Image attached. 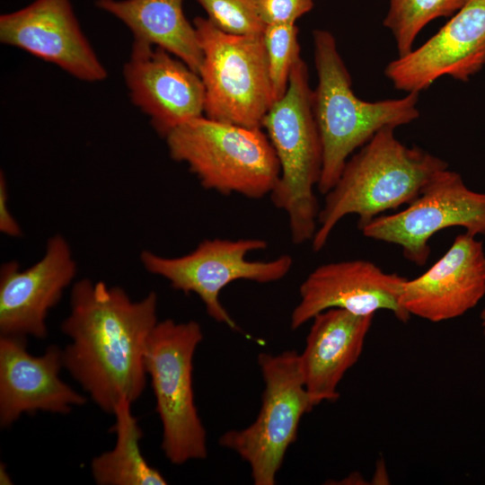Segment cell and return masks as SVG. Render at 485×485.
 Masks as SVG:
<instances>
[{
	"label": "cell",
	"instance_id": "4",
	"mask_svg": "<svg viewBox=\"0 0 485 485\" xmlns=\"http://www.w3.org/2000/svg\"><path fill=\"white\" fill-rule=\"evenodd\" d=\"M261 128L278 160L280 172L269 196L287 215L294 244L312 242L320 207L314 193L322 166V146L313 111V89L302 57L292 68L285 94L273 102Z\"/></svg>",
	"mask_w": 485,
	"mask_h": 485
},
{
	"label": "cell",
	"instance_id": "16",
	"mask_svg": "<svg viewBox=\"0 0 485 485\" xmlns=\"http://www.w3.org/2000/svg\"><path fill=\"white\" fill-rule=\"evenodd\" d=\"M27 339L0 336V426L11 427L24 413L67 414L87 398L59 376L62 349L50 345L40 356L27 349Z\"/></svg>",
	"mask_w": 485,
	"mask_h": 485
},
{
	"label": "cell",
	"instance_id": "26",
	"mask_svg": "<svg viewBox=\"0 0 485 485\" xmlns=\"http://www.w3.org/2000/svg\"><path fill=\"white\" fill-rule=\"evenodd\" d=\"M0 484H13L12 479L6 471V467L4 464L3 465V463L0 465Z\"/></svg>",
	"mask_w": 485,
	"mask_h": 485
},
{
	"label": "cell",
	"instance_id": "13",
	"mask_svg": "<svg viewBox=\"0 0 485 485\" xmlns=\"http://www.w3.org/2000/svg\"><path fill=\"white\" fill-rule=\"evenodd\" d=\"M77 272L69 243L60 234L48 238L40 260L22 269L17 261L0 269V336L43 340L47 317Z\"/></svg>",
	"mask_w": 485,
	"mask_h": 485
},
{
	"label": "cell",
	"instance_id": "15",
	"mask_svg": "<svg viewBox=\"0 0 485 485\" xmlns=\"http://www.w3.org/2000/svg\"><path fill=\"white\" fill-rule=\"evenodd\" d=\"M130 99L163 137L179 125L203 116L200 76L164 48L133 40L123 68Z\"/></svg>",
	"mask_w": 485,
	"mask_h": 485
},
{
	"label": "cell",
	"instance_id": "9",
	"mask_svg": "<svg viewBox=\"0 0 485 485\" xmlns=\"http://www.w3.org/2000/svg\"><path fill=\"white\" fill-rule=\"evenodd\" d=\"M267 247L268 242L259 238L206 239L192 251L179 257L143 251L140 261L147 272L166 279L172 288L197 295L216 322L238 331L237 323L220 302L221 291L236 280L260 284L278 281L293 266V259L287 254L267 261L246 259L250 252Z\"/></svg>",
	"mask_w": 485,
	"mask_h": 485
},
{
	"label": "cell",
	"instance_id": "27",
	"mask_svg": "<svg viewBox=\"0 0 485 485\" xmlns=\"http://www.w3.org/2000/svg\"><path fill=\"white\" fill-rule=\"evenodd\" d=\"M480 319H481V328H482V332H483V335L485 337V307L481 312Z\"/></svg>",
	"mask_w": 485,
	"mask_h": 485
},
{
	"label": "cell",
	"instance_id": "14",
	"mask_svg": "<svg viewBox=\"0 0 485 485\" xmlns=\"http://www.w3.org/2000/svg\"><path fill=\"white\" fill-rule=\"evenodd\" d=\"M0 41L52 63L82 81L108 73L81 30L71 0H34L0 16Z\"/></svg>",
	"mask_w": 485,
	"mask_h": 485
},
{
	"label": "cell",
	"instance_id": "17",
	"mask_svg": "<svg viewBox=\"0 0 485 485\" xmlns=\"http://www.w3.org/2000/svg\"><path fill=\"white\" fill-rule=\"evenodd\" d=\"M484 295L483 242L464 232L422 275L406 279L401 304L410 316L441 322L463 315Z\"/></svg>",
	"mask_w": 485,
	"mask_h": 485
},
{
	"label": "cell",
	"instance_id": "6",
	"mask_svg": "<svg viewBox=\"0 0 485 485\" xmlns=\"http://www.w3.org/2000/svg\"><path fill=\"white\" fill-rule=\"evenodd\" d=\"M203 340L196 321L156 323L146 347L145 368L162 424L161 447L172 464L207 456V431L198 416L192 385L193 357Z\"/></svg>",
	"mask_w": 485,
	"mask_h": 485
},
{
	"label": "cell",
	"instance_id": "21",
	"mask_svg": "<svg viewBox=\"0 0 485 485\" xmlns=\"http://www.w3.org/2000/svg\"><path fill=\"white\" fill-rule=\"evenodd\" d=\"M468 0H389V9L384 25L392 33L398 57L413 49L420 31L440 17H451Z\"/></svg>",
	"mask_w": 485,
	"mask_h": 485
},
{
	"label": "cell",
	"instance_id": "24",
	"mask_svg": "<svg viewBox=\"0 0 485 485\" xmlns=\"http://www.w3.org/2000/svg\"><path fill=\"white\" fill-rule=\"evenodd\" d=\"M260 15L266 25L291 24L313 7V0H257Z\"/></svg>",
	"mask_w": 485,
	"mask_h": 485
},
{
	"label": "cell",
	"instance_id": "8",
	"mask_svg": "<svg viewBox=\"0 0 485 485\" xmlns=\"http://www.w3.org/2000/svg\"><path fill=\"white\" fill-rule=\"evenodd\" d=\"M258 364L265 384L260 412L247 428L225 432L219 445L249 464L255 485H273L302 417L315 405L305 389L295 350L260 353Z\"/></svg>",
	"mask_w": 485,
	"mask_h": 485
},
{
	"label": "cell",
	"instance_id": "7",
	"mask_svg": "<svg viewBox=\"0 0 485 485\" xmlns=\"http://www.w3.org/2000/svg\"><path fill=\"white\" fill-rule=\"evenodd\" d=\"M203 54L198 75L206 117L247 128H261L274 102L262 35H234L207 18L193 20Z\"/></svg>",
	"mask_w": 485,
	"mask_h": 485
},
{
	"label": "cell",
	"instance_id": "22",
	"mask_svg": "<svg viewBox=\"0 0 485 485\" xmlns=\"http://www.w3.org/2000/svg\"><path fill=\"white\" fill-rule=\"evenodd\" d=\"M295 23L266 25L262 34L274 101L287 92L295 64L301 58Z\"/></svg>",
	"mask_w": 485,
	"mask_h": 485
},
{
	"label": "cell",
	"instance_id": "3",
	"mask_svg": "<svg viewBox=\"0 0 485 485\" xmlns=\"http://www.w3.org/2000/svg\"><path fill=\"white\" fill-rule=\"evenodd\" d=\"M318 83L313 90V111L322 146L317 185L325 195L335 185L349 156L380 129L409 124L419 117V94L398 99L363 101L352 89L348 68L331 32L313 31Z\"/></svg>",
	"mask_w": 485,
	"mask_h": 485
},
{
	"label": "cell",
	"instance_id": "2",
	"mask_svg": "<svg viewBox=\"0 0 485 485\" xmlns=\"http://www.w3.org/2000/svg\"><path fill=\"white\" fill-rule=\"evenodd\" d=\"M394 128L380 129L348 158L339 180L325 194L312 240L321 251L337 224L348 215L358 216V229L387 210L409 205L446 162L419 148L403 145Z\"/></svg>",
	"mask_w": 485,
	"mask_h": 485
},
{
	"label": "cell",
	"instance_id": "5",
	"mask_svg": "<svg viewBox=\"0 0 485 485\" xmlns=\"http://www.w3.org/2000/svg\"><path fill=\"white\" fill-rule=\"evenodd\" d=\"M172 159L185 163L204 189L259 199L279 177L275 150L261 128L198 117L164 137Z\"/></svg>",
	"mask_w": 485,
	"mask_h": 485
},
{
	"label": "cell",
	"instance_id": "1",
	"mask_svg": "<svg viewBox=\"0 0 485 485\" xmlns=\"http://www.w3.org/2000/svg\"><path fill=\"white\" fill-rule=\"evenodd\" d=\"M157 306L154 292L134 301L102 281L83 278L73 285L70 312L60 326L70 340L62 349L63 365L102 411L112 414L120 399L133 403L141 397Z\"/></svg>",
	"mask_w": 485,
	"mask_h": 485
},
{
	"label": "cell",
	"instance_id": "11",
	"mask_svg": "<svg viewBox=\"0 0 485 485\" xmlns=\"http://www.w3.org/2000/svg\"><path fill=\"white\" fill-rule=\"evenodd\" d=\"M406 279L396 273L384 272L365 260L322 264L301 284L300 300L292 311L290 327L296 330L331 308L344 309L357 315L386 310L406 323L411 317L401 304Z\"/></svg>",
	"mask_w": 485,
	"mask_h": 485
},
{
	"label": "cell",
	"instance_id": "25",
	"mask_svg": "<svg viewBox=\"0 0 485 485\" xmlns=\"http://www.w3.org/2000/svg\"><path fill=\"white\" fill-rule=\"evenodd\" d=\"M7 184L3 172L0 173V231L2 234L19 237L22 235V229L17 221L11 214L7 204Z\"/></svg>",
	"mask_w": 485,
	"mask_h": 485
},
{
	"label": "cell",
	"instance_id": "10",
	"mask_svg": "<svg viewBox=\"0 0 485 485\" xmlns=\"http://www.w3.org/2000/svg\"><path fill=\"white\" fill-rule=\"evenodd\" d=\"M456 226L485 236V192L472 190L458 172L446 168L436 173L407 207L381 215L359 230L367 238L400 246L408 260L423 266L431 237Z\"/></svg>",
	"mask_w": 485,
	"mask_h": 485
},
{
	"label": "cell",
	"instance_id": "18",
	"mask_svg": "<svg viewBox=\"0 0 485 485\" xmlns=\"http://www.w3.org/2000/svg\"><path fill=\"white\" fill-rule=\"evenodd\" d=\"M374 316L331 308L312 319L299 363L305 389L315 406L340 397L339 384L358 360Z\"/></svg>",
	"mask_w": 485,
	"mask_h": 485
},
{
	"label": "cell",
	"instance_id": "12",
	"mask_svg": "<svg viewBox=\"0 0 485 485\" xmlns=\"http://www.w3.org/2000/svg\"><path fill=\"white\" fill-rule=\"evenodd\" d=\"M485 66V0H468L431 38L390 62L385 76L407 93L442 76L468 82Z\"/></svg>",
	"mask_w": 485,
	"mask_h": 485
},
{
	"label": "cell",
	"instance_id": "23",
	"mask_svg": "<svg viewBox=\"0 0 485 485\" xmlns=\"http://www.w3.org/2000/svg\"><path fill=\"white\" fill-rule=\"evenodd\" d=\"M219 30L234 35L260 36L266 24L257 0H196Z\"/></svg>",
	"mask_w": 485,
	"mask_h": 485
},
{
	"label": "cell",
	"instance_id": "19",
	"mask_svg": "<svg viewBox=\"0 0 485 485\" xmlns=\"http://www.w3.org/2000/svg\"><path fill=\"white\" fill-rule=\"evenodd\" d=\"M184 0H97L96 6L121 21L134 40L164 48L198 74L203 54Z\"/></svg>",
	"mask_w": 485,
	"mask_h": 485
},
{
	"label": "cell",
	"instance_id": "20",
	"mask_svg": "<svg viewBox=\"0 0 485 485\" xmlns=\"http://www.w3.org/2000/svg\"><path fill=\"white\" fill-rule=\"evenodd\" d=\"M132 402L120 399L112 415L116 435L114 447L95 456L90 464L92 477L98 485H165L167 481L144 457L140 441L143 430L131 410Z\"/></svg>",
	"mask_w": 485,
	"mask_h": 485
}]
</instances>
